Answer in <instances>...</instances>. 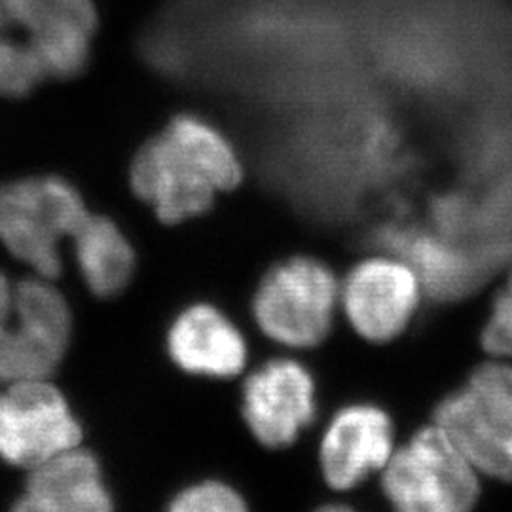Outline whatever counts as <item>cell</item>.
Returning a JSON list of instances; mask_svg holds the SVG:
<instances>
[{
  "label": "cell",
  "mask_w": 512,
  "mask_h": 512,
  "mask_svg": "<svg viewBox=\"0 0 512 512\" xmlns=\"http://www.w3.org/2000/svg\"><path fill=\"white\" fill-rule=\"evenodd\" d=\"M241 181V164L228 139L198 116L183 114L152 137L131 165L135 194L167 224L205 213L217 192Z\"/></svg>",
  "instance_id": "obj_1"
},
{
  "label": "cell",
  "mask_w": 512,
  "mask_h": 512,
  "mask_svg": "<svg viewBox=\"0 0 512 512\" xmlns=\"http://www.w3.org/2000/svg\"><path fill=\"white\" fill-rule=\"evenodd\" d=\"M71 329L67 300L52 283L37 277L14 285L0 272V384L48 378Z\"/></svg>",
  "instance_id": "obj_2"
},
{
  "label": "cell",
  "mask_w": 512,
  "mask_h": 512,
  "mask_svg": "<svg viewBox=\"0 0 512 512\" xmlns=\"http://www.w3.org/2000/svg\"><path fill=\"white\" fill-rule=\"evenodd\" d=\"M90 213L73 184L31 177L0 186V241L40 277L61 274L59 245Z\"/></svg>",
  "instance_id": "obj_3"
},
{
  "label": "cell",
  "mask_w": 512,
  "mask_h": 512,
  "mask_svg": "<svg viewBox=\"0 0 512 512\" xmlns=\"http://www.w3.org/2000/svg\"><path fill=\"white\" fill-rule=\"evenodd\" d=\"M435 421L473 467L512 480L511 365L478 366L437 404Z\"/></svg>",
  "instance_id": "obj_4"
},
{
  "label": "cell",
  "mask_w": 512,
  "mask_h": 512,
  "mask_svg": "<svg viewBox=\"0 0 512 512\" xmlns=\"http://www.w3.org/2000/svg\"><path fill=\"white\" fill-rule=\"evenodd\" d=\"M382 490L406 512L469 511L480 495L473 463L439 425L420 429L387 461Z\"/></svg>",
  "instance_id": "obj_5"
},
{
  "label": "cell",
  "mask_w": 512,
  "mask_h": 512,
  "mask_svg": "<svg viewBox=\"0 0 512 512\" xmlns=\"http://www.w3.org/2000/svg\"><path fill=\"white\" fill-rule=\"evenodd\" d=\"M338 283L329 268L310 256L277 264L260 281L253 310L266 336L289 348H315L332 327Z\"/></svg>",
  "instance_id": "obj_6"
},
{
  "label": "cell",
  "mask_w": 512,
  "mask_h": 512,
  "mask_svg": "<svg viewBox=\"0 0 512 512\" xmlns=\"http://www.w3.org/2000/svg\"><path fill=\"white\" fill-rule=\"evenodd\" d=\"M0 391V459L33 469L74 448L82 429L61 391L44 380H19Z\"/></svg>",
  "instance_id": "obj_7"
},
{
  "label": "cell",
  "mask_w": 512,
  "mask_h": 512,
  "mask_svg": "<svg viewBox=\"0 0 512 512\" xmlns=\"http://www.w3.org/2000/svg\"><path fill=\"white\" fill-rule=\"evenodd\" d=\"M93 0H0V33L25 40L48 78H73L90 59Z\"/></svg>",
  "instance_id": "obj_8"
},
{
  "label": "cell",
  "mask_w": 512,
  "mask_h": 512,
  "mask_svg": "<svg viewBox=\"0 0 512 512\" xmlns=\"http://www.w3.org/2000/svg\"><path fill=\"white\" fill-rule=\"evenodd\" d=\"M342 302L353 329L384 344L410 325L420 304V281L410 264L374 256L349 272Z\"/></svg>",
  "instance_id": "obj_9"
},
{
  "label": "cell",
  "mask_w": 512,
  "mask_h": 512,
  "mask_svg": "<svg viewBox=\"0 0 512 512\" xmlns=\"http://www.w3.org/2000/svg\"><path fill=\"white\" fill-rule=\"evenodd\" d=\"M315 410L313 378L291 359L268 361L243 385V418L264 446L293 444L315 418Z\"/></svg>",
  "instance_id": "obj_10"
},
{
  "label": "cell",
  "mask_w": 512,
  "mask_h": 512,
  "mask_svg": "<svg viewBox=\"0 0 512 512\" xmlns=\"http://www.w3.org/2000/svg\"><path fill=\"white\" fill-rule=\"evenodd\" d=\"M393 450V420L384 408L349 404L327 427L321 442V469L334 490H351L387 465Z\"/></svg>",
  "instance_id": "obj_11"
},
{
  "label": "cell",
  "mask_w": 512,
  "mask_h": 512,
  "mask_svg": "<svg viewBox=\"0 0 512 512\" xmlns=\"http://www.w3.org/2000/svg\"><path fill=\"white\" fill-rule=\"evenodd\" d=\"M112 509L97 459L78 446L31 469L25 492L16 503L21 512H107Z\"/></svg>",
  "instance_id": "obj_12"
},
{
  "label": "cell",
  "mask_w": 512,
  "mask_h": 512,
  "mask_svg": "<svg viewBox=\"0 0 512 512\" xmlns=\"http://www.w3.org/2000/svg\"><path fill=\"white\" fill-rule=\"evenodd\" d=\"M171 359L190 374L232 378L247 361V348L236 325L209 304L184 310L167 334Z\"/></svg>",
  "instance_id": "obj_13"
},
{
  "label": "cell",
  "mask_w": 512,
  "mask_h": 512,
  "mask_svg": "<svg viewBox=\"0 0 512 512\" xmlns=\"http://www.w3.org/2000/svg\"><path fill=\"white\" fill-rule=\"evenodd\" d=\"M73 239L78 270L93 294L109 298L126 289L135 268V253L112 220L88 215Z\"/></svg>",
  "instance_id": "obj_14"
},
{
  "label": "cell",
  "mask_w": 512,
  "mask_h": 512,
  "mask_svg": "<svg viewBox=\"0 0 512 512\" xmlns=\"http://www.w3.org/2000/svg\"><path fill=\"white\" fill-rule=\"evenodd\" d=\"M384 243H393L404 258L408 256L433 296H452L465 289L467 262L452 247L420 234L391 230L385 234Z\"/></svg>",
  "instance_id": "obj_15"
},
{
  "label": "cell",
  "mask_w": 512,
  "mask_h": 512,
  "mask_svg": "<svg viewBox=\"0 0 512 512\" xmlns=\"http://www.w3.org/2000/svg\"><path fill=\"white\" fill-rule=\"evenodd\" d=\"M46 78L40 59L25 40L0 33V95L25 97Z\"/></svg>",
  "instance_id": "obj_16"
},
{
  "label": "cell",
  "mask_w": 512,
  "mask_h": 512,
  "mask_svg": "<svg viewBox=\"0 0 512 512\" xmlns=\"http://www.w3.org/2000/svg\"><path fill=\"white\" fill-rule=\"evenodd\" d=\"M175 512H238L245 511L243 497L217 480L186 488L171 503Z\"/></svg>",
  "instance_id": "obj_17"
},
{
  "label": "cell",
  "mask_w": 512,
  "mask_h": 512,
  "mask_svg": "<svg viewBox=\"0 0 512 512\" xmlns=\"http://www.w3.org/2000/svg\"><path fill=\"white\" fill-rule=\"evenodd\" d=\"M480 342L495 357L512 359V275L505 289L495 296Z\"/></svg>",
  "instance_id": "obj_18"
}]
</instances>
